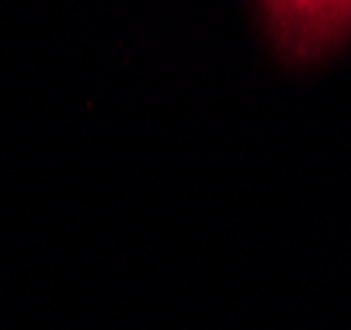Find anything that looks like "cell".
Here are the masks:
<instances>
[{
    "mask_svg": "<svg viewBox=\"0 0 351 330\" xmlns=\"http://www.w3.org/2000/svg\"><path fill=\"white\" fill-rule=\"evenodd\" d=\"M275 53L304 67L351 40V0H256Z\"/></svg>",
    "mask_w": 351,
    "mask_h": 330,
    "instance_id": "1",
    "label": "cell"
}]
</instances>
